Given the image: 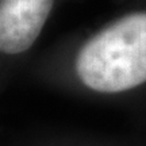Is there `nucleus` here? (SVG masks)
Returning a JSON list of instances; mask_svg holds the SVG:
<instances>
[{
	"label": "nucleus",
	"mask_w": 146,
	"mask_h": 146,
	"mask_svg": "<svg viewBox=\"0 0 146 146\" xmlns=\"http://www.w3.org/2000/svg\"><path fill=\"white\" fill-rule=\"evenodd\" d=\"M81 83L103 94L129 91L146 81V12L130 14L83 45L76 58Z\"/></svg>",
	"instance_id": "1"
},
{
	"label": "nucleus",
	"mask_w": 146,
	"mask_h": 146,
	"mask_svg": "<svg viewBox=\"0 0 146 146\" xmlns=\"http://www.w3.org/2000/svg\"><path fill=\"white\" fill-rule=\"evenodd\" d=\"M54 0H0V53L16 56L33 46Z\"/></svg>",
	"instance_id": "2"
}]
</instances>
